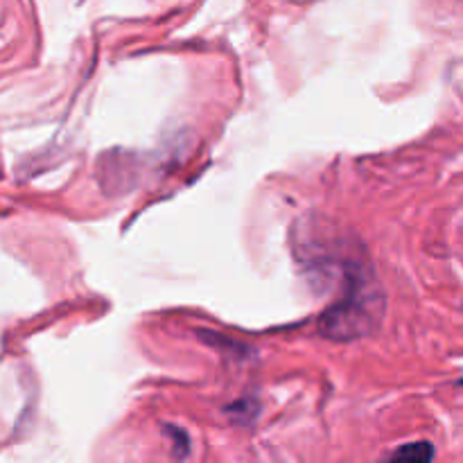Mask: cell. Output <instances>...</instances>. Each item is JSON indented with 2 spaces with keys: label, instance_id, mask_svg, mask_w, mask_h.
Returning a JSON list of instances; mask_svg holds the SVG:
<instances>
[{
  "label": "cell",
  "instance_id": "6da1fadb",
  "mask_svg": "<svg viewBox=\"0 0 463 463\" xmlns=\"http://www.w3.org/2000/svg\"><path fill=\"white\" fill-rule=\"evenodd\" d=\"M344 285V297L321 315L319 330L328 339L351 342L366 337L378 328L384 312V297L369 262L357 260L346 274Z\"/></svg>",
  "mask_w": 463,
  "mask_h": 463
},
{
  "label": "cell",
  "instance_id": "7a4b0ae2",
  "mask_svg": "<svg viewBox=\"0 0 463 463\" xmlns=\"http://www.w3.org/2000/svg\"><path fill=\"white\" fill-rule=\"evenodd\" d=\"M434 446L428 441H419V443H407V446L398 448L396 452L389 455V459L393 461H416V463H425L434 459Z\"/></svg>",
  "mask_w": 463,
  "mask_h": 463
},
{
  "label": "cell",
  "instance_id": "3957f363",
  "mask_svg": "<svg viewBox=\"0 0 463 463\" xmlns=\"http://www.w3.org/2000/svg\"><path fill=\"white\" fill-rule=\"evenodd\" d=\"M165 432H170L172 437H175V443H176V457H185L190 452V441H188V434L184 432V430L175 428L172 430V425H165Z\"/></svg>",
  "mask_w": 463,
  "mask_h": 463
},
{
  "label": "cell",
  "instance_id": "277c9868",
  "mask_svg": "<svg viewBox=\"0 0 463 463\" xmlns=\"http://www.w3.org/2000/svg\"><path fill=\"white\" fill-rule=\"evenodd\" d=\"M461 384H463V380H461Z\"/></svg>",
  "mask_w": 463,
  "mask_h": 463
}]
</instances>
